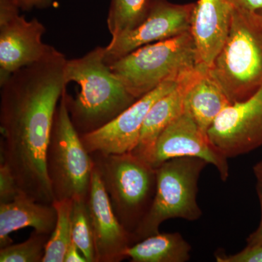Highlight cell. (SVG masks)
<instances>
[{"label":"cell","instance_id":"obj_11","mask_svg":"<svg viewBox=\"0 0 262 262\" xmlns=\"http://www.w3.org/2000/svg\"><path fill=\"white\" fill-rule=\"evenodd\" d=\"M178 158L203 160L217 169L223 182L229 178L228 158L213 144L208 133L184 111L160 134L149 163L156 168L167 160Z\"/></svg>","mask_w":262,"mask_h":262},{"label":"cell","instance_id":"obj_3","mask_svg":"<svg viewBox=\"0 0 262 262\" xmlns=\"http://www.w3.org/2000/svg\"><path fill=\"white\" fill-rule=\"evenodd\" d=\"M210 75L231 103L244 101L262 85V17L233 8L230 29Z\"/></svg>","mask_w":262,"mask_h":262},{"label":"cell","instance_id":"obj_10","mask_svg":"<svg viewBox=\"0 0 262 262\" xmlns=\"http://www.w3.org/2000/svg\"><path fill=\"white\" fill-rule=\"evenodd\" d=\"M213 144L227 158L262 146V85L244 101L229 105L208 129Z\"/></svg>","mask_w":262,"mask_h":262},{"label":"cell","instance_id":"obj_16","mask_svg":"<svg viewBox=\"0 0 262 262\" xmlns=\"http://www.w3.org/2000/svg\"><path fill=\"white\" fill-rule=\"evenodd\" d=\"M57 222L53 204L39 203L22 193L13 201L0 203V248L13 244L10 234L25 227L51 234Z\"/></svg>","mask_w":262,"mask_h":262},{"label":"cell","instance_id":"obj_28","mask_svg":"<svg viewBox=\"0 0 262 262\" xmlns=\"http://www.w3.org/2000/svg\"><path fill=\"white\" fill-rule=\"evenodd\" d=\"M63 262H88L84 257L80 249L73 242L71 244L70 247L67 250L64 256Z\"/></svg>","mask_w":262,"mask_h":262},{"label":"cell","instance_id":"obj_2","mask_svg":"<svg viewBox=\"0 0 262 262\" xmlns=\"http://www.w3.org/2000/svg\"><path fill=\"white\" fill-rule=\"evenodd\" d=\"M104 53L105 48L96 47L66 62V82L80 87L75 99L67 96L71 120L80 136L104 126L137 100L114 73Z\"/></svg>","mask_w":262,"mask_h":262},{"label":"cell","instance_id":"obj_12","mask_svg":"<svg viewBox=\"0 0 262 262\" xmlns=\"http://www.w3.org/2000/svg\"><path fill=\"white\" fill-rule=\"evenodd\" d=\"M181 79L182 77L163 82L149 94L136 100L104 126L81 135V140L87 151L103 154L132 152L139 142L143 124L150 108L160 97L173 90Z\"/></svg>","mask_w":262,"mask_h":262},{"label":"cell","instance_id":"obj_26","mask_svg":"<svg viewBox=\"0 0 262 262\" xmlns=\"http://www.w3.org/2000/svg\"><path fill=\"white\" fill-rule=\"evenodd\" d=\"M232 6L237 9L258 12L262 10V0H228Z\"/></svg>","mask_w":262,"mask_h":262},{"label":"cell","instance_id":"obj_22","mask_svg":"<svg viewBox=\"0 0 262 262\" xmlns=\"http://www.w3.org/2000/svg\"><path fill=\"white\" fill-rule=\"evenodd\" d=\"M50 237L34 230L24 242L0 248V261L42 262Z\"/></svg>","mask_w":262,"mask_h":262},{"label":"cell","instance_id":"obj_5","mask_svg":"<svg viewBox=\"0 0 262 262\" xmlns=\"http://www.w3.org/2000/svg\"><path fill=\"white\" fill-rule=\"evenodd\" d=\"M112 70L137 99L163 82L179 80L196 67L190 31L146 45L110 64Z\"/></svg>","mask_w":262,"mask_h":262},{"label":"cell","instance_id":"obj_15","mask_svg":"<svg viewBox=\"0 0 262 262\" xmlns=\"http://www.w3.org/2000/svg\"><path fill=\"white\" fill-rule=\"evenodd\" d=\"M204 70L196 67L183 76L173 90L164 95L152 105L146 115L140 138L134 154L149 162L155 144L162 132L180 116L184 110V100L188 90Z\"/></svg>","mask_w":262,"mask_h":262},{"label":"cell","instance_id":"obj_30","mask_svg":"<svg viewBox=\"0 0 262 262\" xmlns=\"http://www.w3.org/2000/svg\"><path fill=\"white\" fill-rule=\"evenodd\" d=\"M257 13L262 17V10H260V11L257 12Z\"/></svg>","mask_w":262,"mask_h":262},{"label":"cell","instance_id":"obj_24","mask_svg":"<svg viewBox=\"0 0 262 262\" xmlns=\"http://www.w3.org/2000/svg\"><path fill=\"white\" fill-rule=\"evenodd\" d=\"M215 258L218 262H262V245L246 246L242 251L232 254L215 253Z\"/></svg>","mask_w":262,"mask_h":262},{"label":"cell","instance_id":"obj_20","mask_svg":"<svg viewBox=\"0 0 262 262\" xmlns=\"http://www.w3.org/2000/svg\"><path fill=\"white\" fill-rule=\"evenodd\" d=\"M149 0H112L107 27L112 39L128 32L145 17Z\"/></svg>","mask_w":262,"mask_h":262},{"label":"cell","instance_id":"obj_1","mask_svg":"<svg viewBox=\"0 0 262 262\" xmlns=\"http://www.w3.org/2000/svg\"><path fill=\"white\" fill-rule=\"evenodd\" d=\"M67 60L53 47L41 61L0 84V163L9 167L26 194L46 204L54 202L46 155L57 108L67 91Z\"/></svg>","mask_w":262,"mask_h":262},{"label":"cell","instance_id":"obj_19","mask_svg":"<svg viewBox=\"0 0 262 262\" xmlns=\"http://www.w3.org/2000/svg\"><path fill=\"white\" fill-rule=\"evenodd\" d=\"M74 201L55 200L53 203L57 212V222L52 232L42 262H63L67 250L72 243V213Z\"/></svg>","mask_w":262,"mask_h":262},{"label":"cell","instance_id":"obj_18","mask_svg":"<svg viewBox=\"0 0 262 262\" xmlns=\"http://www.w3.org/2000/svg\"><path fill=\"white\" fill-rule=\"evenodd\" d=\"M191 251L190 244L179 232H159L132 245L125 256L132 262H186Z\"/></svg>","mask_w":262,"mask_h":262},{"label":"cell","instance_id":"obj_29","mask_svg":"<svg viewBox=\"0 0 262 262\" xmlns=\"http://www.w3.org/2000/svg\"><path fill=\"white\" fill-rule=\"evenodd\" d=\"M253 173L257 179H262V160L253 166Z\"/></svg>","mask_w":262,"mask_h":262},{"label":"cell","instance_id":"obj_4","mask_svg":"<svg viewBox=\"0 0 262 262\" xmlns=\"http://www.w3.org/2000/svg\"><path fill=\"white\" fill-rule=\"evenodd\" d=\"M90 154L115 215L132 237L154 199L156 168L133 152Z\"/></svg>","mask_w":262,"mask_h":262},{"label":"cell","instance_id":"obj_17","mask_svg":"<svg viewBox=\"0 0 262 262\" xmlns=\"http://www.w3.org/2000/svg\"><path fill=\"white\" fill-rule=\"evenodd\" d=\"M231 103L208 70L204 71L188 90L184 111L202 130L208 133L215 119Z\"/></svg>","mask_w":262,"mask_h":262},{"label":"cell","instance_id":"obj_8","mask_svg":"<svg viewBox=\"0 0 262 262\" xmlns=\"http://www.w3.org/2000/svg\"><path fill=\"white\" fill-rule=\"evenodd\" d=\"M14 0H0V84L15 72L41 61L52 46L42 42L45 26L19 15Z\"/></svg>","mask_w":262,"mask_h":262},{"label":"cell","instance_id":"obj_14","mask_svg":"<svg viewBox=\"0 0 262 262\" xmlns=\"http://www.w3.org/2000/svg\"><path fill=\"white\" fill-rule=\"evenodd\" d=\"M233 7L228 0L194 3L190 33L195 46L196 67L208 71L228 37Z\"/></svg>","mask_w":262,"mask_h":262},{"label":"cell","instance_id":"obj_21","mask_svg":"<svg viewBox=\"0 0 262 262\" xmlns=\"http://www.w3.org/2000/svg\"><path fill=\"white\" fill-rule=\"evenodd\" d=\"M86 200H74L72 239L88 262H96L94 232Z\"/></svg>","mask_w":262,"mask_h":262},{"label":"cell","instance_id":"obj_27","mask_svg":"<svg viewBox=\"0 0 262 262\" xmlns=\"http://www.w3.org/2000/svg\"><path fill=\"white\" fill-rule=\"evenodd\" d=\"M20 9L32 10L33 8H45L51 5L53 0H14Z\"/></svg>","mask_w":262,"mask_h":262},{"label":"cell","instance_id":"obj_25","mask_svg":"<svg viewBox=\"0 0 262 262\" xmlns=\"http://www.w3.org/2000/svg\"><path fill=\"white\" fill-rule=\"evenodd\" d=\"M256 192L261 206V221L258 228L248 236L246 242L248 246H261L262 245V179H257Z\"/></svg>","mask_w":262,"mask_h":262},{"label":"cell","instance_id":"obj_6","mask_svg":"<svg viewBox=\"0 0 262 262\" xmlns=\"http://www.w3.org/2000/svg\"><path fill=\"white\" fill-rule=\"evenodd\" d=\"M208 163L195 158H173L156 168V191L152 203L132 234L133 245L159 233L160 227L172 219L196 221L202 215L198 203V182Z\"/></svg>","mask_w":262,"mask_h":262},{"label":"cell","instance_id":"obj_7","mask_svg":"<svg viewBox=\"0 0 262 262\" xmlns=\"http://www.w3.org/2000/svg\"><path fill=\"white\" fill-rule=\"evenodd\" d=\"M65 91L57 108L46 155L55 200H86L95 168L91 154L71 120Z\"/></svg>","mask_w":262,"mask_h":262},{"label":"cell","instance_id":"obj_9","mask_svg":"<svg viewBox=\"0 0 262 262\" xmlns=\"http://www.w3.org/2000/svg\"><path fill=\"white\" fill-rule=\"evenodd\" d=\"M194 3L173 4L167 0H149L145 17L134 29L112 39L105 47L108 64L138 48L190 31Z\"/></svg>","mask_w":262,"mask_h":262},{"label":"cell","instance_id":"obj_13","mask_svg":"<svg viewBox=\"0 0 262 262\" xmlns=\"http://www.w3.org/2000/svg\"><path fill=\"white\" fill-rule=\"evenodd\" d=\"M96 262H120L133 245L131 234L122 225L97 170L94 168L87 200Z\"/></svg>","mask_w":262,"mask_h":262},{"label":"cell","instance_id":"obj_23","mask_svg":"<svg viewBox=\"0 0 262 262\" xmlns=\"http://www.w3.org/2000/svg\"><path fill=\"white\" fill-rule=\"evenodd\" d=\"M24 193L18 185L9 167L0 163V203H9Z\"/></svg>","mask_w":262,"mask_h":262}]
</instances>
